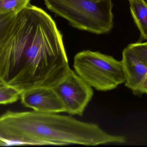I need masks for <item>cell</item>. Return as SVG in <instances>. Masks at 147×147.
<instances>
[{"label":"cell","mask_w":147,"mask_h":147,"mask_svg":"<svg viewBox=\"0 0 147 147\" xmlns=\"http://www.w3.org/2000/svg\"><path fill=\"white\" fill-rule=\"evenodd\" d=\"M63 35L51 16L29 4L16 14L0 43V79L21 94L51 86L69 70Z\"/></svg>","instance_id":"obj_1"},{"label":"cell","mask_w":147,"mask_h":147,"mask_svg":"<svg viewBox=\"0 0 147 147\" xmlns=\"http://www.w3.org/2000/svg\"><path fill=\"white\" fill-rule=\"evenodd\" d=\"M0 135L10 146H96L127 142L125 136L109 133L98 124L34 110L7 111L0 117Z\"/></svg>","instance_id":"obj_2"},{"label":"cell","mask_w":147,"mask_h":147,"mask_svg":"<svg viewBox=\"0 0 147 147\" xmlns=\"http://www.w3.org/2000/svg\"><path fill=\"white\" fill-rule=\"evenodd\" d=\"M47 8L73 27L96 34L114 27L112 0H44Z\"/></svg>","instance_id":"obj_3"},{"label":"cell","mask_w":147,"mask_h":147,"mask_svg":"<svg viewBox=\"0 0 147 147\" xmlns=\"http://www.w3.org/2000/svg\"><path fill=\"white\" fill-rule=\"evenodd\" d=\"M73 67L81 78L99 91L114 89L126 81L121 61L99 52L78 53L74 58Z\"/></svg>","instance_id":"obj_4"},{"label":"cell","mask_w":147,"mask_h":147,"mask_svg":"<svg viewBox=\"0 0 147 147\" xmlns=\"http://www.w3.org/2000/svg\"><path fill=\"white\" fill-rule=\"evenodd\" d=\"M53 87L72 115L82 116L93 96L92 87L71 69Z\"/></svg>","instance_id":"obj_5"},{"label":"cell","mask_w":147,"mask_h":147,"mask_svg":"<svg viewBox=\"0 0 147 147\" xmlns=\"http://www.w3.org/2000/svg\"><path fill=\"white\" fill-rule=\"evenodd\" d=\"M121 62L125 86L134 93L147 74V42L128 45L123 51Z\"/></svg>","instance_id":"obj_6"},{"label":"cell","mask_w":147,"mask_h":147,"mask_svg":"<svg viewBox=\"0 0 147 147\" xmlns=\"http://www.w3.org/2000/svg\"><path fill=\"white\" fill-rule=\"evenodd\" d=\"M22 103L25 107L41 113L66 112L64 104L53 87L39 86L28 89L21 94Z\"/></svg>","instance_id":"obj_7"},{"label":"cell","mask_w":147,"mask_h":147,"mask_svg":"<svg viewBox=\"0 0 147 147\" xmlns=\"http://www.w3.org/2000/svg\"><path fill=\"white\" fill-rule=\"evenodd\" d=\"M130 12L140 33V41H147V3L144 0L130 1Z\"/></svg>","instance_id":"obj_8"},{"label":"cell","mask_w":147,"mask_h":147,"mask_svg":"<svg viewBox=\"0 0 147 147\" xmlns=\"http://www.w3.org/2000/svg\"><path fill=\"white\" fill-rule=\"evenodd\" d=\"M20 92L17 89L6 83L0 82V104L16 102L20 98Z\"/></svg>","instance_id":"obj_9"},{"label":"cell","mask_w":147,"mask_h":147,"mask_svg":"<svg viewBox=\"0 0 147 147\" xmlns=\"http://www.w3.org/2000/svg\"><path fill=\"white\" fill-rule=\"evenodd\" d=\"M31 0H0V14H17L30 4Z\"/></svg>","instance_id":"obj_10"},{"label":"cell","mask_w":147,"mask_h":147,"mask_svg":"<svg viewBox=\"0 0 147 147\" xmlns=\"http://www.w3.org/2000/svg\"><path fill=\"white\" fill-rule=\"evenodd\" d=\"M16 14L14 13L0 14V43L4 38Z\"/></svg>","instance_id":"obj_11"},{"label":"cell","mask_w":147,"mask_h":147,"mask_svg":"<svg viewBox=\"0 0 147 147\" xmlns=\"http://www.w3.org/2000/svg\"><path fill=\"white\" fill-rule=\"evenodd\" d=\"M134 94L136 95H142L143 94L147 95V74L140 85Z\"/></svg>","instance_id":"obj_12"},{"label":"cell","mask_w":147,"mask_h":147,"mask_svg":"<svg viewBox=\"0 0 147 147\" xmlns=\"http://www.w3.org/2000/svg\"><path fill=\"white\" fill-rule=\"evenodd\" d=\"M0 146H7V145L4 142L0 141Z\"/></svg>","instance_id":"obj_13"},{"label":"cell","mask_w":147,"mask_h":147,"mask_svg":"<svg viewBox=\"0 0 147 147\" xmlns=\"http://www.w3.org/2000/svg\"><path fill=\"white\" fill-rule=\"evenodd\" d=\"M0 141H2L4 142H5V143L7 144V146H9L7 142H6V141H5V140H3V139L2 138L1 136V135H0Z\"/></svg>","instance_id":"obj_14"},{"label":"cell","mask_w":147,"mask_h":147,"mask_svg":"<svg viewBox=\"0 0 147 147\" xmlns=\"http://www.w3.org/2000/svg\"><path fill=\"white\" fill-rule=\"evenodd\" d=\"M129 1H142V0H128Z\"/></svg>","instance_id":"obj_15"},{"label":"cell","mask_w":147,"mask_h":147,"mask_svg":"<svg viewBox=\"0 0 147 147\" xmlns=\"http://www.w3.org/2000/svg\"><path fill=\"white\" fill-rule=\"evenodd\" d=\"M0 82H1V79H0Z\"/></svg>","instance_id":"obj_16"},{"label":"cell","mask_w":147,"mask_h":147,"mask_svg":"<svg viewBox=\"0 0 147 147\" xmlns=\"http://www.w3.org/2000/svg\"><path fill=\"white\" fill-rule=\"evenodd\" d=\"M146 1H147V0H146Z\"/></svg>","instance_id":"obj_17"}]
</instances>
